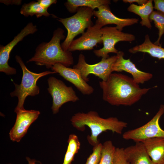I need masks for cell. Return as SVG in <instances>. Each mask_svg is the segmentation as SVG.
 Returning a JSON list of instances; mask_svg holds the SVG:
<instances>
[{
  "mask_svg": "<svg viewBox=\"0 0 164 164\" xmlns=\"http://www.w3.org/2000/svg\"><path fill=\"white\" fill-rule=\"evenodd\" d=\"M67 142V148L62 164H71L80 147V142L78 137L74 134L69 135Z\"/></svg>",
  "mask_w": 164,
  "mask_h": 164,
  "instance_id": "obj_22",
  "label": "cell"
},
{
  "mask_svg": "<svg viewBox=\"0 0 164 164\" xmlns=\"http://www.w3.org/2000/svg\"><path fill=\"white\" fill-rule=\"evenodd\" d=\"M142 142L155 163L164 164V138H152Z\"/></svg>",
  "mask_w": 164,
  "mask_h": 164,
  "instance_id": "obj_17",
  "label": "cell"
},
{
  "mask_svg": "<svg viewBox=\"0 0 164 164\" xmlns=\"http://www.w3.org/2000/svg\"><path fill=\"white\" fill-rule=\"evenodd\" d=\"M94 10L88 7H81L73 16L65 18H58L67 30L66 37L61 44L62 49L68 51V49L74 38L77 35L83 34L85 29L94 25L91 18Z\"/></svg>",
  "mask_w": 164,
  "mask_h": 164,
  "instance_id": "obj_5",
  "label": "cell"
},
{
  "mask_svg": "<svg viewBox=\"0 0 164 164\" xmlns=\"http://www.w3.org/2000/svg\"><path fill=\"white\" fill-rule=\"evenodd\" d=\"M102 27L98 24L87 29L79 38L73 40L68 49L71 52L76 50H86L93 49L98 43H102L101 29Z\"/></svg>",
  "mask_w": 164,
  "mask_h": 164,
  "instance_id": "obj_12",
  "label": "cell"
},
{
  "mask_svg": "<svg viewBox=\"0 0 164 164\" xmlns=\"http://www.w3.org/2000/svg\"><path fill=\"white\" fill-rule=\"evenodd\" d=\"M101 30L103 46L100 49L94 50L93 52L96 56L102 59L108 58L110 53H118V51L115 48V45L118 42H131L135 39L133 35L122 32L118 29L116 26H105L101 28Z\"/></svg>",
  "mask_w": 164,
  "mask_h": 164,
  "instance_id": "obj_9",
  "label": "cell"
},
{
  "mask_svg": "<svg viewBox=\"0 0 164 164\" xmlns=\"http://www.w3.org/2000/svg\"><path fill=\"white\" fill-rule=\"evenodd\" d=\"M110 4V1L108 0H67L64 5L69 12L74 13L80 7H88L94 10L101 5Z\"/></svg>",
  "mask_w": 164,
  "mask_h": 164,
  "instance_id": "obj_20",
  "label": "cell"
},
{
  "mask_svg": "<svg viewBox=\"0 0 164 164\" xmlns=\"http://www.w3.org/2000/svg\"><path fill=\"white\" fill-rule=\"evenodd\" d=\"M164 114V105L161 104L153 118L144 125L125 132L122 135L125 140H132L135 142H143L155 137L164 138V130L160 127L159 121Z\"/></svg>",
  "mask_w": 164,
  "mask_h": 164,
  "instance_id": "obj_6",
  "label": "cell"
},
{
  "mask_svg": "<svg viewBox=\"0 0 164 164\" xmlns=\"http://www.w3.org/2000/svg\"><path fill=\"white\" fill-rule=\"evenodd\" d=\"M20 13L25 17L36 15L37 18L43 16L48 17L51 15L47 9L42 7L37 1H34L23 4L20 9Z\"/></svg>",
  "mask_w": 164,
  "mask_h": 164,
  "instance_id": "obj_21",
  "label": "cell"
},
{
  "mask_svg": "<svg viewBox=\"0 0 164 164\" xmlns=\"http://www.w3.org/2000/svg\"><path fill=\"white\" fill-rule=\"evenodd\" d=\"M15 58L22 69L23 75L19 84L14 82L15 89L10 94L11 97H16L18 99V104L15 109H23L26 97L29 96H34L39 93L40 89L37 85L38 80L43 76L56 73L50 71L39 73L32 72L27 68L19 56L16 55Z\"/></svg>",
  "mask_w": 164,
  "mask_h": 164,
  "instance_id": "obj_4",
  "label": "cell"
},
{
  "mask_svg": "<svg viewBox=\"0 0 164 164\" xmlns=\"http://www.w3.org/2000/svg\"><path fill=\"white\" fill-rule=\"evenodd\" d=\"M102 146V144L99 142L93 146V152L87 158L85 164H99Z\"/></svg>",
  "mask_w": 164,
  "mask_h": 164,
  "instance_id": "obj_25",
  "label": "cell"
},
{
  "mask_svg": "<svg viewBox=\"0 0 164 164\" xmlns=\"http://www.w3.org/2000/svg\"><path fill=\"white\" fill-rule=\"evenodd\" d=\"M51 69L52 71L58 73L72 84L82 94L89 95L94 92V88L83 79L77 69L66 67L59 63L55 64Z\"/></svg>",
  "mask_w": 164,
  "mask_h": 164,
  "instance_id": "obj_13",
  "label": "cell"
},
{
  "mask_svg": "<svg viewBox=\"0 0 164 164\" xmlns=\"http://www.w3.org/2000/svg\"><path fill=\"white\" fill-rule=\"evenodd\" d=\"M47 82V90L53 99L51 109L53 114L57 113L60 108L66 103L75 102L79 100L73 87L67 86L61 80L50 77Z\"/></svg>",
  "mask_w": 164,
  "mask_h": 164,
  "instance_id": "obj_7",
  "label": "cell"
},
{
  "mask_svg": "<svg viewBox=\"0 0 164 164\" xmlns=\"http://www.w3.org/2000/svg\"><path fill=\"white\" fill-rule=\"evenodd\" d=\"M29 161V164H35L34 162H32L31 161H30V162H29V161Z\"/></svg>",
  "mask_w": 164,
  "mask_h": 164,
  "instance_id": "obj_31",
  "label": "cell"
},
{
  "mask_svg": "<svg viewBox=\"0 0 164 164\" xmlns=\"http://www.w3.org/2000/svg\"><path fill=\"white\" fill-rule=\"evenodd\" d=\"M0 2L4 3L6 5L9 4H15L19 5L21 4V0H0Z\"/></svg>",
  "mask_w": 164,
  "mask_h": 164,
  "instance_id": "obj_30",
  "label": "cell"
},
{
  "mask_svg": "<svg viewBox=\"0 0 164 164\" xmlns=\"http://www.w3.org/2000/svg\"><path fill=\"white\" fill-rule=\"evenodd\" d=\"M102 99L112 105L131 106L139 101L150 88H141L132 78L112 73L106 81L99 82Z\"/></svg>",
  "mask_w": 164,
  "mask_h": 164,
  "instance_id": "obj_1",
  "label": "cell"
},
{
  "mask_svg": "<svg viewBox=\"0 0 164 164\" xmlns=\"http://www.w3.org/2000/svg\"><path fill=\"white\" fill-rule=\"evenodd\" d=\"M123 2L125 3H129L131 4H133V2H136L139 5H143L146 4L148 0H123Z\"/></svg>",
  "mask_w": 164,
  "mask_h": 164,
  "instance_id": "obj_29",
  "label": "cell"
},
{
  "mask_svg": "<svg viewBox=\"0 0 164 164\" xmlns=\"http://www.w3.org/2000/svg\"></svg>",
  "mask_w": 164,
  "mask_h": 164,
  "instance_id": "obj_32",
  "label": "cell"
},
{
  "mask_svg": "<svg viewBox=\"0 0 164 164\" xmlns=\"http://www.w3.org/2000/svg\"><path fill=\"white\" fill-rule=\"evenodd\" d=\"M151 21H153L155 26L159 30L158 37L157 40L154 43L160 46V41L164 34V13L159 11H153L149 17Z\"/></svg>",
  "mask_w": 164,
  "mask_h": 164,
  "instance_id": "obj_24",
  "label": "cell"
},
{
  "mask_svg": "<svg viewBox=\"0 0 164 164\" xmlns=\"http://www.w3.org/2000/svg\"><path fill=\"white\" fill-rule=\"evenodd\" d=\"M154 8L164 13V0H154Z\"/></svg>",
  "mask_w": 164,
  "mask_h": 164,
  "instance_id": "obj_28",
  "label": "cell"
},
{
  "mask_svg": "<svg viewBox=\"0 0 164 164\" xmlns=\"http://www.w3.org/2000/svg\"><path fill=\"white\" fill-rule=\"evenodd\" d=\"M37 2L44 9H48L51 5L55 4L57 2L56 0H38Z\"/></svg>",
  "mask_w": 164,
  "mask_h": 164,
  "instance_id": "obj_27",
  "label": "cell"
},
{
  "mask_svg": "<svg viewBox=\"0 0 164 164\" xmlns=\"http://www.w3.org/2000/svg\"><path fill=\"white\" fill-rule=\"evenodd\" d=\"M152 2V0H149L146 4L141 5L133 3L130 4L127 9L128 11L140 16L141 19L140 23L142 26H145L149 29L151 28L152 25L149 17L154 9Z\"/></svg>",
  "mask_w": 164,
  "mask_h": 164,
  "instance_id": "obj_19",
  "label": "cell"
},
{
  "mask_svg": "<svg viewBox=\"0 0 164 164\" xmlns=\"http://www.w3.org/2000/svg\"><path fill=\"white\" fill-rule=\"evenodd\" d=\"M116 148L111 141L105 142L102 144L101 159L99 164H113Z\"/></svg>",
  "mask_w": 164,
  "mask_h": 164,
  "instance_id": "obj_23",
  "label": "cell"
},
{
  "mask_svg": "<svg viewBox=\"0 0 164 164\" xmlns=\"http://www.w3.org/2000/svg\"><path fill=\"white\" fill-rule=\"evenodd\" d=\"M16 118L9 135L13 141L19 142L26 134L29 127L38 118L40 114L38 111L15 109Z\"/></svg>",
  "mask_w": 164,
  "mask_h": 164,
  "instance_id": "obj_11",
  "label": "cell"
},
{
  "mask_svg": "<svg viewBox=\"0 0 164 164\" xmlns=\"http://www.w3.org/2000/svg\"><path fill=\"white\" fill-rule=\"evenodd\" d=\"M64 33L61 28L55 30L51 40L39 44L34 56L27 63L34 62L36 65L45 66L48 69L51 68L57 63L68 67L73 65L74 62L72 53L64 50L60 44L61 40L65 38Z\"/></svg>",
  "mask_w": 164,
  "mask_h": 164,
  "instance_id": "obj_3",
  "label": "cell"
},
{
  "mask_svg": "<svg viewBox=\"0 0 164 164\" xmlns=\"http://www.w3.org/2000/svg\"><path fill=\"white\" fill-rule=\"evenodd\" d=\"M117 58V55L109 57L107 59L102 58L98 63L90 64L86 63L84 56L80 54L78 57L77 63L73 68L77 69L80 72L83 79L86 82L89 81L88 76L93 74L106 81L113 72L112 67Z\"/></svg>",
  "mask_w": 164,
  "mask_h": 164,
  "instance_id": "obj_8",
  "label": "cell"
},
{
  "mask_svg": "<svg viewBox=\"0 0 164 164\" xmlns=\"http://www.w3.org/2000/svg\"><path fill=\"white\" fill-rule=\"evenodd\" d=\"M97 11L94 10L93 14L97 17V23L102 27L103 26L110 24L116 25L117 29L122 31L125 27L137 23L138 19L120 18L115 15L111 11L109 5H101L98 8Z\"/></svg>",
  "mask_w": 164,
  "mask_h": 164,
  "instance_id": "obj_15",
  "label": "cell"
},
{
  "mask_svg": "<svg viewBox=\"0 0 164 164\" xmlns=\"http://www.w3.org/2000/svg\"><path fill=\"white\" fill-rule=\"evenodd\" d=\"M113 164H130L125 156L124 148L118 147L116 148Z\"/></svg>",
  "mask_w": 164,
  "mask_h": 164,
  "instance_id": "obj_26",
  "label": "cell"
},
{
  "mask_svg": "<svg viewBox=\"0 0 164 164\" xmlns=\"http://www.w3.org/2000/svg\"><path fill=\"white\" fill-rule=\"evenodd\" d=\"M37 30L36 26L32 22L28 23L10 42L6 45L0 46V71L8 75L15 74L16 70L8 64L10 53L14 47L26 36L33 34Z\"/></svg>",
  "mask_w": 164,
  "mask_h": 164,
  "instance_id": "obj_10",
  "label": "cell"
},
{
  "mask_svg": "<svg viewBox=\"0 0 164 164\" xmlns=\"http://www.w3.org/2000/svg\"><path fill=\"white\" fill-rule=\"evenodd\" d=\"M128 51L133 53L137 52L147 53L153 57L159 59H164V48L153 43L148 35L145 36V41L142 43L129 49Z\"/></svg>",
  "mask_w": 164,
  "mask_h": 164,
  "instance_id": "obj_18",
  "label": "cell"
},
{
  "mask_svg": "<svg viewBox=\"0 0 164 164\" xmlns=\"http://www.w3.org/2000/svg\"><path fill=\"white\" fill-rule=\"evenodd\" d=\"M70 121L73 126L78 131H84L86 126L90 128L91 135L87 136V139L93 146L100 142L98 137L103 132L110 130L121 134L128 125L115 117L102 118L97 112L93 111L87 113H77L72 116Z\"/></svg>",
  "mask_w": 164,
  "mask_h": 164,
  "instance_id": "obj_2",
  "label": "cell"
},
{
  "mask_svg": "<svg viewBox=\"0 0 164 164\" xmlns=\"http://www.w3.org/2000/svg\"><path fill=\"white\" fill-rule=\"evenodd\" d=\"M125 156L130 164H155L149 155L142 142H137L124 148Z\"/></svg>",
  "mask_w": 164,
  "mask_h": 164,
  "instance_id": "obj_16",
  "label": "cell"
},
{
  "mask_svg": "<svg viewBox=\"0 0 164 164\" xmlns=\"http://www.w3.org/2000/svg\"><path fill=\"white\" fill-rule=\"evenodd\" d=\"M124 55L123 52L118 51L116 55V60L112 67L113 71H125L128 73L132 75L134 80L138 84H143L152 77V74L140 70L129 59H124Z\"/></svg>",
  "mask_w": 164,
  "mask_h": 164,
  "instance_id": "obj_14",
  "label": "cell"
}]
</instances>
